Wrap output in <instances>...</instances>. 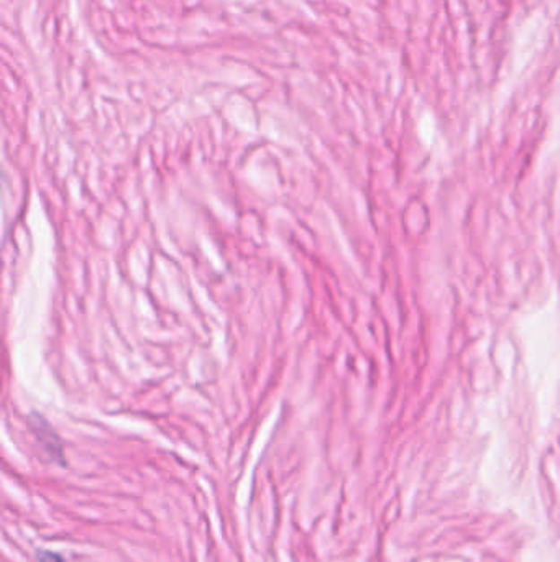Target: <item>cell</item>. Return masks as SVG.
Instances as JSON below:
<instances>
[{"label":"cell","mask_w":560,"mask_h":562,"mask_svg":"<svg viewBox=\"0 0 560 562\" xmlns=\"http://www.w3.org/2000/svg\"><path fill=\"white\" fill-rule=\"evenodd\" d=\"M39 559L41 562H65L61 556L51 554V552H39Z\"/></svg>","instance_id":"1"}]
</instances>
